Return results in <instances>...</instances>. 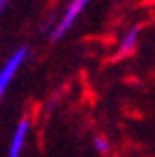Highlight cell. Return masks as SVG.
I'll list each match as a JSON object with an SVG mask.
<instances>
[{"instance_id": "6da1fadb", "label": "cell", "mask_w": 155, "mask_h": 157, "mask_svg": "<svg viewBox=\"0 0 155 157\" xmlns=\"http://www.w3.org/2000/svg\"><path fill=\"white\" fill-rule=\"evenodd\" d=\"M90 2H92V0H70L68 7H66V11H64V15L59 17V22H57L55 29H52V39H55V42H57V39H61L76 24V20L81 17V13L85 11V7Z\"/></svg>"}, {"instance_id": "7a4b0ae2", "label": "cell", "mask_w": 155, "mask_h": 157, "mask_svg": "<svg viewBox=\"0 0 155 157\" xmlns=\"http://www.w3.org/2000/svg\"><path fill=\"white\" fill-rule=\"evenodd\" d=\"M26 55H29L26 48H17V50L7 59V61H5V66L0 68V98L5 96V92H7L9 85L13 83V78H15L17 70H20L22 63L26 61Z\"/></svg>"}, {"instance_id": "3957f363", "label": "cell", "mask_w": 155, "mask_h": 157, "mask_svg": "<svg viewBox=\"0 0 155 157\" xmlns=\"http://www.w3.org/2000/svg\"><path fill=\"white\" fill-rule=\"evenodd\" d=\"M29 135H31V120H29V118H22V120L15 124V129H13L11 142H9V148H7V155L9 157H20L22 151L26 148Z\"/></svg>"}, {"instance_id": "277c9868", "label": "cell", "mask_w": 155, "mask_h": 157, "mask_svg": "<svg viewBox=\"0 0 155 157\" xmlns=\"http://www.w3.org/2000/svg\"><path fill=\"white\" fill-rule=\"evenodd\" d=\"M138 39H140V26H131L127 29V33L122 35L120 44H118V57H127L135 50V46H138Z\"/></svg>"}, {"instance_id": "5b68a950", "label": "cell", "mask_w": 155, "mask_h": 157, "mask_svg": "<svg viewBox=\"0 0 155 157\" xmlns=\"http://www.w3.org/2000/svg\"><path fill=\"white\" fill-rule=\"evenodd\" d=\"M94 148L99 151V153H109V142H107V137L96 135V137H94Z\"/></svg>"}, {"instance_id": "8992f818", "label": "cell", "mask_w": 155, "mask_h": 157, "mask_svg": "<svg viewBox=\"0 0 155 157\" xmlns=\"http://www.w3.org/2000/svg\"><path fill=\"white\" fill-rule=\"evenodd\" d=\"M7 5H9V0H0V13L7 9Z\"/></svg>"}]
</instances>
